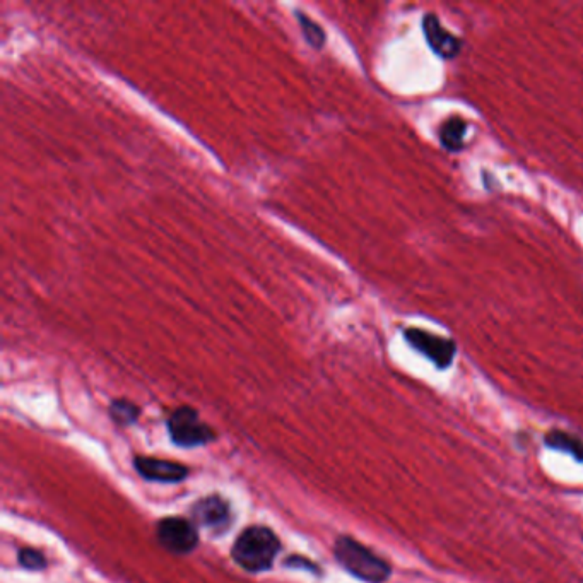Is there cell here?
<instances>
[{"label": "cell", "mask_w": 583, "mask_h": 583, "mask_svg": "<svg viewBox=\"0 0 583 583\" xmlns=\"http://www.w3.org/2000/svg\"><path fill=\"white\" fill-rule=\"evenodd\" d=\"M336 560L348 570L351 575L360 578L366 583H383L392 575L387 561L363 546L361 542L354 541L353 537L342 536L337 539Z\"/></svg>", "instance_id": "cell-2"}, {"label": "cell", "mask_w": 583, "mask_h": 583, "mask_svg": "<svg viewBox=\"0 0 583 583\" xmlns=\"http://www.w3.org/2000/svg\"><path fill=\"white\" fill-rule=\"evenodd\" d=\"M281 549L276 534L267 527H250L243 530L231 549L236 565L247 572H265L271 568Z\"/></svg>", "instance_id": "cell-1"}, {"label": "cell", "mask_w": 583, "mask_h": 583, "mask_svg": "<svg viewBox=\"0 0 583 583\" xmlns=\"http://www.w3.org/2000/svg\"><path fill=\"white\" fill-rule=\"evenodd\" d=\"M158 539L161 546H165L170 553L187 554L194 551L199 542V534L189 520L170 517L159 522Z\"/></svg>", "instance_id": "cell-5"}, {"label": "cell", "mask_w": 583, "mask_h": 583, "mask_svg": "<svg viewBox=\"0 0 583 583\" xmlns=\"http://www.w3.org/2000/svg\"><path fill=\"white\" fill-rule=\"evenodd\" d=\"M139 413H141L139 407L134 406L129 401H113L112 406H110V414H112L113 421L118 424H124V426L136 423Z\"/></svg>", "instance_id": "cell-12"}, {"label": "cell", "mask_w": 583, "mask_h": 583, "mask_svg": "<svg viewBox=\"0 0 583 583\" xmlns=\"http://www.w3.org/2000/svg\"><path fill=\"white\" fill-rule=\"evenodd\" d=\"M423 35L436 57L445 60H454L462 52V38L443 28L440 19L433 12H426L421 21Z\"/></svg>", "instance_id": "cell-6"}, {"label": "cell", "mask_w": 583, "mask_h": 583, "mask_svg": "<svg viewBox=\"0 0 583 583\" xmlns=\"http://www.w3.org/2000/svg\"><path fill=\"white\" fill-rule=\"evenodd\" d=\"M136 469L142 477L156 483H180L189 476V469L178 462L149 459V457L136 459Z\"/></svg>", "instance_id": "cell-7"}, {"label": "cell", "mask_w": 583, "mask_h": 583, "mask_svg": "<svg viewBox=\"0 0 583 583\" xmlns=\"http://www.w3.org/2000/svg\"><path fill=\"white\" fill-rule=\"evenodd\" d=\"M467 130H469V124L464 118L459 115L447 118L438 129V139L442 148L447 149L448 153H460L466 148Z\"/></svg>", "instance_id": "cell-9"}, {"label": "cell", "mask_w": 583, "mask_h": 583, "mask_svg": "<svg viewBox=\"0 0 583 583\" xmlns=\"http://www.w3.org/2000/svg\"><path fill=\"white\" fill-rule=\"evenodd\" d=\"M194 519L207 529H224L230 524V507L221 498H204L195 505Z\"/></svg>", "instance_id": "cell-8"}, {"label": "cell", "mask_w": 583, "mask_h": 583, "mask_svg": "<svg viewBox=\"0 0 583 583\" xmlns=\"http://www.w3.org/2000/svg\"><path fill=\"white\" fill-rule=\"evenodd\" d=\"M171 440L180 447H197L212 442L216 435L214 431L202 423L199 414L192 407H180L171 414L168 421Z\"/></svg>", "instance_id": "cell-4"}, {"label": "cell", "mask_w": 583, "mask_h": 583, "mask_svg": "<svg viewBox=\"0 0 583 583\" xmlns=\"http://www.w3.org/2000/svg\"><path fill=\"white\" fill-rule=\"evenodd\" d=\"M404 339L414 351L423 354L424 358H428L438 370H448L454 365L457 356V344L454 339L438 336L418 327L404 329Z\"/></svg>", "instance_id": "cell-3"}, {"label": "cell", "mask_w": 583, "mask_h": 583, "mask_svg": "<svg viewBox=\"0 0 583 583\" xmlns=\"http://www.w3.org/2000/svg\"><path fill=\"white\" fill-rule=\"evenodd\" d=\"M295 18L300 23L301 35L305 38V42L315 50H322L327 40L324 28L303 11H296Z\"/></svg>", "instance_id": "cell-11"}, {"label": "cell", "mask_w": 583, "mask_h": 583, "mask_svg": "<svg viewBox=\"0 0 583 583\" xmlns=\"http://www.w3.org/2000/svg\"><path fill=\"white\" fill-rule=\"evenodd\" d=\"M544 445L563 454L572 455L577 462H583V440L577 435L563 430H549L544 435Z\"/></svg>", "instance_id": "cell-10"}, {"label": "cell", "mask_w": 583, "mask_h": 583, "mask_svg": "<svg viewBox=\"0 0 583 583\" xmlns=\"http://www.w3.org/2000/svg\"><path fill=\"white\" fill-rule=\"evenodd\" d=\"M19 563L24 566L26 570H43L47 566V560L42 553H38L35 549H21L19 551Z\"/></svg>", "instance_id": "cell-13"}]
</instances>
